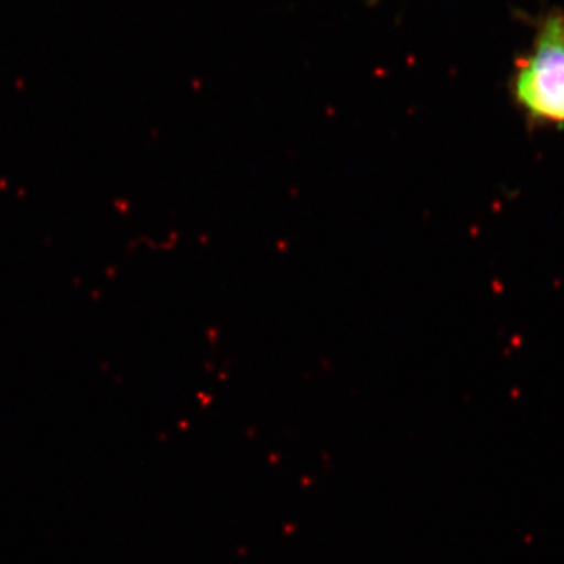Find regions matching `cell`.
<instances>
[{"mask_svg":"<svg viewBox=\"0 0 564 564\" xmlns=\"http://www.w3.org/2000/svg\"><path fill=\"white\" fill-rule=\"evenodd\" d=\"M514 101L534 124H564V14H549L532 54L519 62Z\"/></svg>","mask_w":564,"mask_h":564,"instance_id":"6da1fadb","label":"cell"},{"mask_svg":"<svg viewBox=\"0 0 564 564\" xmlns=\"http://www.w3.org/2000/svg\"><path fill=\"white\" fill-rule=\"evenodd\" d=\"M372 2H378V0H372Z\"/></svg>","mask_w":564,"mask_h":564,"instance_id":"7a4b0ae2","label":"cell"}]
</instances>
